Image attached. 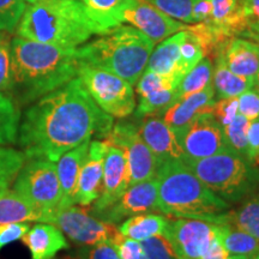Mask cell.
I'll return each instance as SVG.
<instances>
[{
    "instance_id": "obj_1",
    "label": "cell",
    "mask_w": 259,
    "mask_h": 259,
    "mask_svg": "<svg viewBox=\"0 0 259 259\" xmlns=\"http://www.w3.org/2000/svg\"><path fill=\"white\" fill-rule=\"evenodd\" d=\"M113 125L114 118L96 105L76 77L29 105L19 120L16 144L27 158L57 162L88 139H107Z\"/></svg>"
},
{
    "instance_id": "obj_2",
    "label": "cell",
    "mask_w": 259,
    "mask_h": 259,
    "mask_svg": "<svg viewBox=\"0 0 259 259\" xmlns=\"http://www.w3.org/2000/svg\"><path fill=\"white\" fill-rule=\"evenodd\" d=\"M77 48H64L16 36L11 40V85L9 96L29 106L76 78Z\"/></svg>"
},
{
    "instance_id": "obj_3",
    "label": "cell",
    "mask_w": 259,
    "mask_h": 259,
    "mask_svg": "<svg viewBox=\"0 0 259 259\" xmlns=\"http://www.w3.org/2000/svg\"><path fill=\"white\" fill-rule=\"evenodd\" d=\"M156 180L158 209L168 216L220 225L222 216L232 208L204 185L184 161L162 163Z\"/></svg>"
},
{
    "instance_id": "obj_4",
    "label": "cell",
    "mask_w": 259,
    "mask_h": 259,
    "mask_svg": "<svg viewBox=\"0 0 259 259\" xmlns=\"http://www.w3.org/2000/svg\"><path fill=\"white\" fill-rule=\"evenodd\" d=\"M16 32L28 40L77 48L96 30L80 0H40L25 8Z\"/></svg>"
},
{
    "instance_id": "obj_5",
    "label": "cell",
    "mask_w": 259,
    "mask_h": 259,
    "mask_svg": "<svg viewBox=\"0 0 259 259\" xmlns=\"http://www.w3.org/2000/svg\"><path fill=\"white\" fill-rule=\"evenodd\" d=\"M155 44L132 25L120 24L77 48L79 61L108 71L136 85L147 69Z\"/></svg>"
},
{
    "instance_id": "obj_6",
    "label": "cell",
    "mask_w": 259,
    "mask_h": 259,
    "mask_svg": "<svg viewBox=\"0 0 259 259\" xmlns=\"http://www.w3.org/2000/svg\"><path fill=\"white\" fill-rule=\"evenodd\" d=\"M184 162L211 192L231 205L259 190V167L231 150Z\"/></svg>"
},
{
    "instance_id": "obj_7",
    "label": "cell",
    "mask_w": 259,
    "mask_h": 259,
    "mask_svg": "<svg viewBox=\"0 0 259 259\" xmlns=\"http://www.w3.org/2000/svg\"><path fill=\"white\" fill-rule=\"evenodd\" d=\"M12 185V190L41 213L42 222L47 223L58 210L61 192L56 162L44 157L27 158Z\"/></svg>"
},
{
    "instance_id": "obj_8",
    "label": "cell",
    "mask_w": 259,
    "mask_h": 259,
    "mask_svg": "<svg viewBox=\"0 0 259 259\" xmlns=\"http://www.w3.org/2000/svg\"><path fill=\"white\" fill-rule=\"evenodd\" d=\"M77 77L96 105L113 118L126 119L135 113L137 102L132 84L108 71L79 61Z\"/></svg>"
},
{
    "instance_id": "obj_9",
    "label": "cell",
    "mask_w": 259,
    "mask_h": 259,
    "mask_svg": "<svg viewBox=\"0 0 259 259\" xmlns=\"http://www.w3.org/2000/svg\"><path fill=\"white\" fill-rule=\"evenodd\" d=\"M107 141L124 151L130 171V186L156 177L157 161L142 139L135 120L121 119L113 125Z\"/></svg>"
},
{
    "instance_id": "obj_10",
    "label": "cell",
    "mask_w": 259,
    "mask_h": 259,
    "mask_svg": "<svg viewBox=\"0 0 259 259\" xmlns=\"http://www.w3.org/2000/svg\"><path fill=\"white\" fill-rule=\"evenodd\" d=\"M47 223L56 225L65 236L80 247L113 241L119 234L115 225L102 221L92 212L76 205L58 210Z\"/></svg>"
},
{
    "instance_id": "obj_11",
    "label": "cell",
    "mask_w": 259,
    "mask_h": 259,
    "mask_svg": "<svg viewBox=\"0 0 259 259\" xmlns=\"http://www.w3.org/2000/svg\"><path fill=\"white\" fill-rule=\"evenodd\" d=\"M185 160H200L229 151L225 131L211 113H204L184 127L174 130Z\"/></svg>"
},
{
    "instance_id": "obj_12",
    "label": "cell",
    "mask_w": 259,
    "mask_h": 259,
    "mask_svg": "<svg viewBox=\"0 0 259 259\" xmlns=\"http://www.w3.org/2000/svg\"><path fill=\"white\" fill-rule=\"evenodd\" d=\"M219 225L202 220H170L166 234L173 242L181 259H203L213 239L218 236Z\"/></svg>"
},
{
    "instance_id": "obj_13",
    "label": "cell",
    "mask_w": 259,
    "mask_h": 259,
    "mask_svg": "<svg viewBox=\"0 0 259 259\" xmlns=\"http://www.w3.org/2000/svg\"><path fill=\"white\" fill-rule=\"evenodd\" d=\"M121 22L138 29L154 44L187 28L186 24L167 16L148 0H127L122 10Z\"/></svg>"
},
{
    "instance_id": "obj_14",
    "label": "cell",
    "mask_w": 259,
    "mask_h": 259,
    "mask_svg": "<svg viewBox=\"0 0 259 259\" xmlns=\"http://www.w3.org/2000/svg\"><path fill=\"white\" fill-rule=\"evenodd\" d=\"M139 213H162L158 209L156 177L130 186L120 199L95 216L116 226Z\"/></svg>"
},
{
    "instance_id": "obj_15",
    "label": "cell",
    "mask_w": 259,
    "mask_h": 259,
    "mask_svg": "<svg viewBox=\"0 0 259 259\" xmlns=\"http://www.w3.org/2000/svg\"><path fill=\"white\" fill-rule=\"evenodd\" d=\"M141 137L157 161V166L169 161H184L185 154L181 149L174 130L161 116L147 115L134 118Z\"/></svg>"
},
{
    "instance_id": "obj_16",
    "label": "cell",
    "mask_w": 259,
    "mask_h": 259,
    "mask_svg": "<svg viewBox=\"0 0 259 259\" xmlns=\"http://www.w3.org/2000/svg\"><path fill=\"white\" fill-rule=\"evenodd\" d=\"M130 187V171L124 151L109 144L103 163V178L101 194L94 202L92 213L103 211L120 199Z\"/></svg>"
},
{
    "instance_id": "obj_17",
    "label": "cell",
    "mask_w": 259,
    "mask_h": 259,
    "mask_svg": "<svg viewBox=\"0 0 259 259\" xmlns=\"http://www.w3.org/2000/svg\"><path fill=\"white\" fill-rule=\"evenodd\" d=\"M108 147L109 143L107 139L90 141L88 155L80 168L78 180H77L74 204L89 206L101 194L103 163Z\"/></svg>"
},
{
    "instance_id": "obj_18",
    "label": "cell",
    "mask_w": 259,
    "mask_h": 259,
    "mask_svg": "<svg viewBox=\"0 0 259 259\" xmlns=\"http://www.w3.org/2000/svg\"><path fill=\"white\" fill-rule=\"evenodd\" d=\"M215 59L233 73L254 83L259 73V44L245 37H231L221 45Z\"/></svg>"
},
{
    "instance_id": "obj_19",
    "label": "cell",
    "mask_w": 259,
    "mask_h": 259,
    "mask_svg": "<svg viewBox=\"0 0 259 259\" xmlns=\"http://www.w3.org/2000/svg\"><path fill=\"white\" fill-rule=\"evenodd\" d=\"M215 101V92H213L212 84H210L200 92L193 93L178 100L168 107L161 118L173 130L181 128L190 124L198 115L204 113H211Z\"/></svg>"
},
{
    "instance_id": "obj_20",
    "label": "cell",
    "mask_w": 259,
    "mask_h": 259,
    "mask_svg": "<svg viewBox=\"0 0 259 259\" xmlns=\"http://www.w3.org/2000/svg\"><path fill=\"white\" fill-rule=\"evenodd\" d=\"M90 141L92 139H88V141L79 144L78 147L66 151L57 161V173L61 192L58 210L74 205V192H76L77 180H78L80 168H82L87 155H88Z\"/></svg>"
},
{
    "instance_id": "obj_21",
    "label": "cell",
    "mask_w": 259,
    "mask_h": 259,
    "mask_svg": "<svg viewBox=\"0 0 259 259\" xmlns=\"http://www.w3.org/2000/svg\"><path fill=\"white\" fill-rule=\"evenodd\" d=\"M22 241L27 246L31 259H54L58 252L70 247L66 236L53 223L36 222L29 228Z\"/></svg>"
},
{
    "instance_id": "obj_22",
    "label": "cell",
    "mask_w": 259,
    "mask_h": 259,
    "mask_svg": "<svg viewBox=\"0 0 259 259\" xmlns=\"http://www.w3.org/2000/svg\"><path fill=\"white\" fill-rule=\"evenodd\" d=\"M185 36L186 29L161 41L149 58L147 70L158 74L178 73L185 77L186 74L180 70V45Z\"/></svg>"
},
{
    "instance_id": "obj_23",
    "label": "cell",
    "mask_w": 259,
    "mask_h": 259,
    "mask_svg": "<svg viewBox=\"0 0 259 259\" xmlns=\"http://www.w3.org/2000/svg\"><path fill=\"white\" fill-rule=\"evenodd\" d=\"M87 16L96 30V35H103L111 29L122 24V10L127 0H80Z\"/></svg>"
},
{
    "instance_id": "obj_24",
    "label": "cell",
    "mask_w": 259,
    "mask_h": 259,
    "mask_svg": "<svg viewBox=\"0 0 259 259\" xmlns=\"http://www.w3.org/2000/svg\"><path fill=\"white\" fill-rule=\"evenodd\" d=\"M170 220L161 213H139L124 220L118 231L125 238L143 241L154 235L166 234Z\"/></svg>"
},
{
    "instance_id": "obj_25",
    "label": "cell",
    "mask_w": 259,
    "mask_h": 259,
    "mask_svg": "<svg viewBox=\"0 0 259 259\" xmlns=\"http://www.w3.org/2000/svg\"><path fill=\"white\" fill-rule=\"evenodd\" d=\"M17 222H42V215L15 190L0 191V226Z\"/></svg>"
},
{
    "instance_id": "obj_26",
    "label": "cell",
    "mask_w": 259,
    "mask_h": 259,
    "mask_svg": "<svg viewBox=\"0 0 259 259\" xmlns=\"http://www.w3.org/2000/svg\"><path fill=\"white\" fill-rule=\"evenodd\" d=\"M220 225H229L241 229L259 240V190L229 209Z\"/></svg>"
},
{
    "instance_id": "obj_27",
    "label": "cell",
    "mask_w": 259,
    "mask_h": 259,
    "mask_svg": "<svg viewBox=\"0 0 259 259\" xmlns=\"http://www.w3.org/2000/svg\"><path fill=\"white\" fill-rule=\"evenodd\" d=\"M206 23L225 41L238 36V0H211V14Z\"/></svg>"
},
{
    "instance_id": "obj_28",
    "label": "cell",
    "mask_w": 259,
    "mask_h": 259,
    "mask_svg": "<svg viewBox=\"0 0 259 259\" xmlns=\"http://www.w3.org/2000/svg\"><path fill=\"white\" fill-rule=\"evenodd\" d=\"M212 88L215 97L218 99H228L238 97L246 90L253 88L254 83L233 73L226 67V65L215 59V66L212 69Z\"/></svg>"
},
{
    "instance_id": "obj_29",
    "label": "cell",
    "mask_w": 259,
    "mask_h": 259,
    "mask_svg": "<svg viewBox=\"0 0 259 259\" xmlns=\"http://www.w3.org/2000/svg\"><path fill=\"white\" fill-rule=\"evenodd\" d=\"M219 235L231 255H246L253 258L259 251V240L241 229L229 225H219Z\"/></svg>"
},
{
    "instance_id": "obj_30",
    "label": "cell",
    "mask_w": 259,
    "mask_h": 259,
    "mask_svg": "<svg viewBox=\"0 0 259 259\" xmlns=\"http://www.w3.org/2000/svg\"><path fill=\"white\" fill-rule=\"evenodd\" d=\"M19 120V107L8 94L0 93V145L12 147L17 143Z\"/></svg>"
},
{
    "instance_id": "obj_31",
    "label": "cell",
    "mask_w": 259,
    "mask_h": 259,
    "mask_svg": "<svg viewBox=\"0 0 259 259\" xmlns=\"http://www.w3.org/2000/svg\"><path fill=\"white\" fill-rule=\"evenodd\" d=\"M212 63L210 58L204 57L189 73L181 79L179 85H178L176 92V99L174 102L178 100L183 99L191 94L200 92L205 89L211 84L212 80Z\"/></svg>"
},
{
    "instance_id": "obj_32",
    "label": "cell",
    "mask_w": 259,
    "mask_h": 259,
    "mask_svg": "<svg viewBox=\"0 0 259 259\" xmlns=\"http://www.w3.org/2000/svg\"><path fill=\"white\" fill-rule=\"evenodd\" d=\"M177 89H160L139 97V102L135 109L134 118L138 119L147 115L161 116L163 112L174 103Z\"/></svg>"
},
{
    "instance_id": "obj_33",
    "label": "cell",
    "mask_w": 259,
    "mask_h": 259,
    "mask_svg": "<svg viewBox=\"0 0 259 259\" xmlns=\"http://www.w3.org/2000/svg\"><path fill=\"white\" fill-rule=\"evenodd\" d=\"M238 36L259 42V0H238Z\"/></svg>"
},
{
    "instance_id": "obj_34",
    "label": "cell",
    "mask_w": 259,
    "mask_h": 259,
    "mask_svg": "<svg viewBox=\"0 0 259 259\" xmlns=\"http://www.w3.org/2000/svg\"><path fill=\"white\" fill-rule=\"evenodd\" d=\"M25 160L27 157L21 149L0 145V191L14 184Z\"/></svg>"
},
{
    "instance_id": "obj_35",
    "label": "cell",
    "mask_w": 259,
    "mask_h": 259,
    "mask_svg": "<svg viewBox=\"0 0 259 259\" xmlns=\"http://www.w3.org/2000/svg\"><path fill=\"white\" fill-rule=\"evenodd\" d=\"M250 120L238 114L231 124L223 127L229 150L247 158V128ZM248 160V158H247Z\"/></svg>"
},
{
    "instance_id": "obj_36",
    "label": "cell",
    "mask_w": 259,
    "mask_h": 259,
    "mask_svg": "<svg viewBox=\"0 0 259 259\" xmlns=\"http://www.w3.org/2000/svg\"><path fill=\"white\" fill-rule=\"evenodd\" d=\"M173 19L193 24V6L197 0H149Z\"/></svg>"
},
{
    "instance_id": "obj_37",
    "label": "cell",
    "mask_w": 259,
    "mask_h": 259,
    "mask_svg": "<svg viewBox=\"0 0 259 259\" xmlns=\"http://www.w3.org/2000/svg\"><path fill=\"white\" fill-rule=\"evenodd\" d=\"M148 259H181L167 235L158 234L141 241Z\"/></svg>"
},
{
    "instance_id": "obj_38",
    "label": "cell",
    "mask_w": 259,
    "mask_h": 259,
    "mask_svg": "<svg viewBox=\"0 0 259 259\" xmlns=\"http://www.w3.org/2000/svg\"><path fill=\"white\" fill-rule=\"evenodd\" d=\"M25 0H0V31L12 32L23 16Z\"/></svg>"
},
{
    "instance_id": "obj_39",
    "label": "cell",
    "mask_w": 259,
    "mask_h": 259,
    "mask_svg": "<svg viewBox=\"0 0 259 259\" xmlns=\"http://www.w3.org/2000/svg\"><path fill=\"white\" fill-rule=\"evenodd\" d=\"M203 58L204 53L198 40L186 28V36L180 45V70L187 74Z\"/></svg>"
},
{
    "instance_id": "obj_40",
    "label": "cell",
    "mask_w": 259,
    "mask_h": 259,
    "mask_svg": "<svg viewBox=\"0 0 259 259\" xmlns=\"http://www.w3.org/2000/svg\"><path fill=\"white\" fill-rule=\"evenodd\" d=\"M11 85V41L0 31V93L8 94Z\"/></svg>"
},
{
    "instance_id": "obj_41",
    "label": "cell",
    "mask_w": 259,
    "mask_h": 259,
    "mask_svg": "<svg viewBox=\"0 0 259 259\" xmlns=\"http://www.w3.org/2000/svg\"><path fill=\"white\" fill-rule=\"evenodd\" d=\"M211 114L222 127L231 124L235 116L239 114L238 97L218 99L212 106Z\"/></svg>"
},
{
    "instance_id": "obj_42",
    "label": "cell",
    "mask_w": 259,
    "mask_h": 259,
    "mask_svg": "<svg viewBox=\"0 0 259 259\" xmlns=\"http://www.w3.org/2000/svg\"><path fill=\"white\" fill-rule=\"evenodd\" d=\"M77 255L79 259H120L113 241L80 247Z\"/></svg>"
},
{
    "instance_id": "obj_43",
    "label": "cell",
    "mask_w": 259,
    "mask_h": 259,
    "mask_svg": "<svg viewBox=\"0 0 259 259\" xmlns=\"http://www.w3.org/2000/svg\"><path fill=\"white\" fill-rule=\"evenodd\" d=\"M238 111L248 120L259 118V92L254 87L238 96Z\"/></svg>"
},
{
    "instance_id": "obj_44",
    "label": "cell",
    "mask_w": 259,
    "mask_h": 259,
    "mask_svg": "<svg viewBox=\"0 0 259 259\" xmlns=\"http://www.w3.org/2000/svg\"><path fill=\"white\" fill-rule=\"evenodd\" d=\"M113 244L115 245L120 259H148L141 242L125 238L120 233L115 236Z\"/></svg>"
},
{
    "instance_id": "obj_45",
    "label": "cell",
    "mask_w": 259,
    "mask_h": 259,
    "mask_svg": "<svg viewBox=\"0 0 259 259\" xmlns=\"http://www.w3.org/2000/svg\"><path fill=\"white\" fill-rule=\"evenodd\" d=\"M29 228L30 226L28 225V222L9 223V225L0 226V251L10 244L22 240Z\"/></svg>"
},
{
    "instance_id": "obj_46",
    "label": "cell",
    "mask_w": 259,
    "mask_h": 259,
    "mask_svg": "<svg viewBox=\"0 0 259 259\" xmlns=\"http://www.w3.org/2000/svg\"><path fill=\"white\" fill-rule=\"evenodd\" d=\"M247 158L259 167V118L250 120L247 128Z\"/></svg>"
},
{
    "instance_id": "obj_47",
    "label": "cell",
    "mask_w": 259,
    "mask_h": 259,
    "mask_svg": "<svg viewBox=\"0 0 259 259\" xmlns=\"http://www.w3.org/2000/svg\"><path fill=\"white\" fill-rule=\"evenodd\" d=\"M211 14V0H197L193 6V24L206 22Z\"/></svg>"
},
{
    "instance_id": "obj_48",
    "label": "cell",
    "mask_w": 259,
    "mask_h": 259,
    "mask_svg": "<svg viewBox=\"0 0 259 259\" xmlns=\"http://www.w3.org/2000/svg\"><path fill=\"white\" fill-rule=\"evenodd\" d=\"M229 253L223 246L221 239H220V235L218 233V236L213 239L212 244L210 245L208 252H206L205 255H204L203 259H227L228 258Z\"/></svg>"
},
{
    "instance_id": "obj_49",
    "label": "cell",
    "mask_w": 259,
    "mask_h": 259,
    "mask_svg": "<svg viewBox=\"0 0 259 259\" xmlns=\"http://www.w3.org/2000/svg\"><path fill=\"white\" fill-rule=\"evenodd\" d=\"M227 259H252L250 257H246V255H228V258Z\"/></svg>"
},
{
    "instance_id": "obj_50",
    "label": "cell",
    "mask_w": 259,
    "mask_h": 259,
    "mask_svg": "<svg viewBox=\"0 0 259 259\" xmlns=\"http://www.w3.org/2000/svg\"><path fill=\"white\" fill-rule=\"evenodd\" d=\"M254 88L258 90L259 92V73H258V76L255 77V80H254Z\"/></svg>"
},
{
    "instance_id": "obj_51",
    "label": "cell",
    "mask_w": 259,
    "mask_h": 259,
    "mask_svg": "<svg viewBox=\"0 0 259 259\" xmlns=\"http://www.w3.org/2000/svg\"><path fill=\"white\" fill-rule=\"evenodd\" d=\"M36 2H40V0H25V3H29V4H34Z\"/></svg>"
},
{
    "instance_id": "obj_52",
    "label": "cell",
    "mask_w": 259,
    "mask_h": 259,
    "mask_svg": "<svg viewBox=\"0 0 259 259\" xmlns=\"http://www.w3.org/2000/svg\"><path fill=\"white\" fill-rule=\"evenodd\" d=\"M252 259H259V251H258V253H257V254H255V255H254V257H253V258H252Z\"/></svg>"
},
{
    "instance_id": "obj_53",
    "label": "cell",
    "mask_w": 259,
    "mask_h": 259,
    "mask_svg": "<svg viewBox=\"0 0 259 259\" xmlns=\"http://www.w3.org/2000/svg\"><path fill=\"white\" fill-rule=\"evenodd\" d=\"M148 2H149V0H148Z\"/></svg>"
},
{
    "instance_id": "obj_54",
    "label": "cell",
    "mask_w": 259,
    "mask_h": 259,
    "mask_svg": "<svg viewBox=\"0 0 259 259\" xmlns=\"http://www.w3.org/2000/svg\"><path fill=\"white\" fill-rule=\"evenodd\" d=\"M258 44H259V42H258Z\"/></svg>"
}]
</instances>
